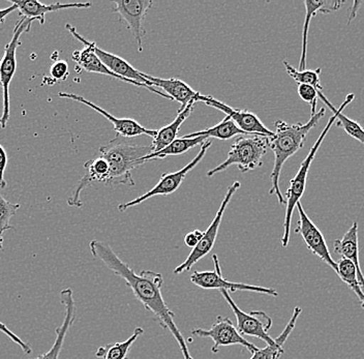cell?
I'll list each match as a JSON object with an SVG mask.
<instances>
[{"mask_svg":"<svg viewBox=\"0 0 364 359\" xmlns=\"http://www.w3.org/2000/svg\"><path fill=\"white\" fill-rule=\"evenodd\" d=\"M90 249L93 258L102 262L113 272L114 276L124 279L125 285L132 290L136 301L141 302L154 315L165 331H169L174 336L183 358L193 359L188 351L186 338L175 323V314L170 310L161 295L163 276L154 270H142L136 274L133 268L115 253L110 245L101 240H91Z\"/></svg>","mask_w":364,"mask_h":359,"instance_id":"1","label":"cell"},{"mask_svg":"<svg viewBox=\"0 0 364 359\" xmlns=\"http://www.w3.org/2000/svg\"><path fill=\"white\" fill-rule=\"evenodd\" d=\"M325 113H326V109H321L315 115H311L306 124H292L284 120H277L274 122V136L269 138V149L274 154V163L270 174L272 188H270L269 194L274 195L279 200V204L284 205L287 203L279 188V177H281L284 163L304 147V141L309 132L317 126Z\"/></svg>","mask_w":364,"mask_h":359,"instance_id":"2","label":"cell"},{"mask_svg":"<svg viewBox=\"0 0 364 359\" xmlns=\"http://www.w3.org/2000/svg\"><path fill=\"white\" fill-rule=\"evenodd\" d=\"M152 152L151 144L139 145L129 142L127 138L116 136L108 144L97 151L110 166V181L108 186H135L132 171L142 166V160Z\"/></svg>","mask_w":364,"mask_h":359,"instance_id":"3","label":"cell"},{"mask_svg":"<svg viewBox=\"0 0 364 359\" xmlns=\"http://www.w3.org/2000/svg\"><path fill=\"white\" fill-rule=\"evenodd\" d=\"M318 97L321 101L323 102L327 107L332 111L333 115L329 118L328 122L323 129L322 133L320 134L315 144L311 147L306 158L304 159V162L300 165L299 170L295 176L291 179L290 186H289L288 190L286 193V213H284V233L282 235V245L284 247H288L289 242H290V228L291 222H292L293 213L294 209L297 206L298 202H300L302 196H304V191H306L307 175H309V168H311V163H313L314 159H315L316 154L320 149L321 144L328 134L329 129L331 127L336 124V119H338V113L336 110L338 108L333 106L326 97H325L323 92H318Z\"/></svg>","mask_w":364,"mask_h":359,"instance_id":"4","label":"cell"},{"mask_svg":"<svg viewBox=\"0 0 364 359\" xmlns=\"http://www.w3.org/2000/svg\"><path fill=\"white\" fill-rule=\"evenodd\" d=\"M269 138L260 135L240 136L232 144L226 160L213 169L209 170L207 176H215L231 166H237L242 173L261 167L263 165L264 156L269 149Z\"/></svg>","mask_w":364,"mask_h":359,"instance_id":"5","label":"cell"},{"mask_svg":"<svg viewBox=\"0 0 364 359\" xmlns=\"http://www.w3.org/2000/svg\"><path fill=\"white\" fill-rule=\"evenodd\" d=\"M33 20L21 17L15 25L13 36L4 48V54L0 59V87L2 88V116L0 118V127L6 128L10 119V85L17 70V49L21 45V36L28 33L31 28Z\"/></svg>","mask_w":364,"mask_h":359,"instance_id":"6","label":"cell"},{"mask_svg":"<svg viewBox=\"0 0 364 359\" xmlns=\"http://www.w3.org/2000/svg\"><path fill=\"white\" fill-rule=\"evenodd\" d=\"M241 183L239 181H235L233 185L228 188L226 195H225L224 199H223L222 203H220V208H218V213H216L215 219H213L211 224L209 225L208 228L204 232L203 236H202L200 242L198 245L192 250L188 256L186 257V260L178 265L174 269V274H183L184 272H190L192 269L193 265L197 264L201 259L208 255L210 253L211 250L215 247L216 238H218V230H220V224H222L223 217H224L225 210L229 205L230 201H231L232 197L235 194L236 192L240 188Z\"/></svg>","mask_w":364,"mask_h":359,"instance_id":"7","label":"cell"},{"mask_svg":"<svg viewBox=\"0 0 364 359\" xmlns=\"http://www.w3.org/2000/svg\"><path fill=\"white\" fill-rule=\"evenodd\" d=\"M213 262L215 270H206V272H193L191 276V282L197 287L204 290L227 291L229 293L245 291V292L258 293V294L268 295V296L277 297L279 293L273 288L261 287V286L249 285L245 283H234L228 281L223 277L222 268L218 255L213 256Z\"/></svg>","mask_w":364,"mask_h":359,"instance_id":"8","label":"cell"},{"mask_svg":"<svg viewBox=\"0 0 364 359\" xmlns=\"http://www.w3.org/2000/svg\"><path fill=\"white\" fill-rule=\"evenodd\" d=\"M65 28L72 33V36H74L75 38H77V40L80 41V42L84 45L83 49L77 50V51H75L74 53L72 54V59L76 63L77 67H80L82 70H86V72L88 73L105 75V76H109L111 77V78L127 82V83L138 86V87L146 88V90L156 93V95H161V97H165V99L171 100L169 95L159 92L158 90L151 87V86H148L146 84L138 83V82L135 81L127 80V79L124 78V77L117 76V75L114 74V73L111 72V70L102 63L101 59L97 58V54H95V48L97 46L95 43L90 42V41L86 40V38L80 35L77 29L70 24L65 25Z\"/></svg>","mask_w":364,"mask_h":359,"instance_id":"9","label":"cell"},{"mask_svg":"<svg viewBox=\"0 0 364 359\" xmlns=\"http://www.w3.org/2000/svg\"><path fill=\"white\" fill-rule=\"evenodd\" d=\"M192 336L200 338H211L213 346L211 348L213 353H218L222 347L234 346L238 345L245 348L250 353L254 354L259 348L239 333L237 327L234 325L231 319L223 316H218L215 323L209 329L195 328L191 331Z\"/></svg>","mask_w":364,"mask_h":359,"instance_id":"10","label":"cell"},{"mask_svg":"<svg viewBox=\"0 0 364 359\" xmlns=\"http://www.w3.org/2000/svg\"><path fill=\"white\" fill-rule=\"evenodd\" d=\"M210 146V141L207 140L206 142L202 145L199 154H198L197 156H196V158L193 159V161H191L188 165L184 166V167L182 168L181 170H179V171L173 172V173L164 174L163 176L161 177V179H159V183H156L151 190L148 191V192L145 193L142 196L132 200V201L127 202V203L124 204H120V205L118 206V210L124 213L127 209L135 208V206L143 203V202L146 201V200L150 199V198L156 196H168V195H171L173 194V193L176 192V191L178 190L179 186H181V183H183V181L186 179V175H188V172L192 171L193 168L203 160L205 154H206L207 151H208L209 147Z\"/></svg>","mask_w":364,"mask_h":359,"instance_id":"11","label":"cell"},{"mask_svg":"<svg viewBox=\"0 0 364 359\" xmlns=\"http://www.w3.org/2000/svg\"><path fill=\"white\" fill-rule=\"evenodd\" d=\"M223 297L228 306L233 311L237 321V329L242 336H252L264 341L267 345H274L275 338L269 336L268 331L272 327V319L263 311H252L250 313L243 312L234 302L227 291H222Z\"/></svg>","mask_w":364,"mask_h":359,"instance_id":"12","label":"cell"},{"mask_svg":"<svg viewBox=\"0 0 364 359\" xmlns=\"http://www.w3.org/2000/svg\"><path fill=\"white\" fill-rule=\"evenodd\" d=\"M298 220L297 227L295 228V233L299 234L304 240V244L306 245L307 249L311 252L313 255L318 257V259L326 263L329 267L336 272L338 274V262L332 259L330 254L328 245L326 244L324 235L322 231L316 226L315 223L309 219L306 215L301 202H298Z\"/></svg>","mask_w":364,"mask_h":359,"instance_id":"13","label":"cell"},{"mask_svg":"<svg viewBox=\"0 0 364 359\" xmlns=\"http://www.w3.org/2000/svg\"><path fill=\"white\" fill-rule=\"evenodd\" d=\"M112 4V12L117 14L119 22L127 25L138 43L139 52H142L143 38L146 33L143 21L154 2L151 0H114Z\"/></svg>","mask_w":364,"mask_h":359,"instance_id":"14","label":"cell"},{"mask_svg":"<svg viewBox=\"0 0 364 359\" xmlns=\"http://www.w3.org/2000/svg\"><path fill=\"white\" fill-rule=\"evenodd\" d=\"M199 102H203L207 106L213 107L222 111L227 117L233 120L234 124L238 127L241 131L245 132L247 135H260L265 137H273L274 133L266 128L265 124L259 119L258 116L247 110H236L232 107L218 101L210 95H203L200 93Z\"/></svg>","mask_w":364,"mask_h":359,"instance_id":"15","label":"cell"},{"mask_svg":"<svg viewBox=\"0 0 364 359\" xmlns=\"http://www.w3.org/2000/svg\"><path fill=\"white\" fill-rule=\"evenodd\" d=\"M58 97L79 102V103L90 107L92 110L97 111V113L104 116L105 118H107L113 124L116 134H117V136H120V137L135 138L138 137V136L146 135L154 138L156 136V133H158L156 129L144 128L139 122H136V120L131 119V118H116L115 116L107 112L101 107L97 106V105L88 101V100L81 97V95H74V93L60 92L58 93Z\"/></svg>","mask_w":364,"mask_h":359,"instance_id":"16","label":"cell"},{"mask_svg":"<svg viewBox=\"0 0 364 359\" xmlns=\"http://www.w3.org/2000/svg\"><path fill=\"white\" fill-rule=\"evenodd\" d=\"M60 302L65 306V319H63V324L56 328V338L53 346L49 351L42 354V355L28 359H59L65 336H67L68 331L76 320V301L74 299V292L70 288L61 291Z\"/></svg>","mask_w":364,"mask_h":359,"instance_id":"17","label":"cell"},{"mask_svg":"<svg viewBox=\"0 0 364 359\" xmlns=\"http://www.w3.org/2000/svg\"><path fill=\"white\" fill-rule=\"evenodd\" d=\"M143 76L151 83L152 87L156 86V87L161 88L173 101H176L177 103L181 104V109H179L178 112L184 110L188 105L199 102L200 92L193 90L188 83L181 80V79L156 78V77L150 76V75L144 74V73H143Z\"/></svg>","mask_w":364,"mask_h":359,"instance_id":"18","label":"cell"},{"mask_svg":"<svg viewBox=\"0 0 364 359\" xmlns=\"http://www.w3.org/2000/svg\"><path fill=\"white\" fill-rule=\"evenodd\" d=\"M11 4H16L19 10L21 17L27 19L36 20L41 25H44L45 15L48 13L56 12V11L68 10V9H88L92 4L90 2H75V4H41L38 0H20V1H13Z\"/></svg>","mask_w":364,"mask_h":359,"instance_id":"19","label":"cell"},{"mask_svg":"<svg viewBox=\"0 0 364 359\" xmlns=\"http://www.w3.org/2000/svg\"><path fill=\"white\" fill-rule=\"evenodd\" d=\"M333 251L341 258L351 261L356 267L359 284L364 292V274L359 261L358 223H353L351 228L343 234L341 240H334Z\"/></svg>","mask_w":364,"mask_h":359,"instance_id":"20","label":"cell"},{"mask_svg":"<svg viewBox=\"0 0 364 359\" xmlns=\"http://www.w3.org/2000/svg\"><path fill=\"white\" fill-rule=\"evenodd\" d=\"M345 4V1H311L306 0V19H304V29H302V47L301 56H300L299 67L298 70H306V52H307V36H309V26L314 16L318 13L328 14L333 11L338 10Z\"/></svg>","mask_w":364,"mask_h":359,"instance_id":"21","label":"cell"},{"mask_svg":"<svg viewBox=\"0 0 364 359\" xmlns=\"http://www.w3.org/2000/svg\"><path fill=\"white\" fill-rule=\"evenodd\" d=\"M95 52L97 58L101 59L102 63L114 74L117 75V76L124 77L127 80L135 81L138 82V83L151 86V83L143 76V73L139 72L133 65H129L127 60H124V58L115 55V54L109 53V52L105 51V50L97 46H95Z\"/></svg>","mask_w":364,"mask_h":359,"instance_id":"22","label":"cell"},{"mask_svg":"<svg viewBox=\"0 0 364 359\" xmlns=\"http://www.w3.org/2000/svg\"><path fill=\"white\" fill-rule=\"evenodd\" d=\"M195 104L196 103H192L188 105L184 110L178 112L176 118H175L170 124L159 129L156 137L154 138V141H152L151 143V154H156V152L163 151V149H166L168 145H170L173 141L177 139V135H178L181 124L192 114Z\"/></svg>","mask_w":364,"mask_h":359,"instance_id":"23","label":"cell"},{"mask_svg":"<svg viewBox=\"0 0 364 359\" xmlns=\"http://www.w3.org/2000/svg\"><path fill=\"white\" fill-rule=\"evenodd\" d=\"M301 313L302 309L300 306H295L292 316H291L290 320H289L284 331H282L281 335L275 338V344L267 345V347L263 348V349L257 350L254 354H252V358L250 359H279L284 352V343L287 342L289 336L294 331L298 318L301 315Z\"/></svg>","mask_w":364,"mask_h":359,"instance_id":"24","label":"cell"},{"mask_svg":"<svg viewBox=\"0 0 364 359\" xmlns=\"http://www.w3.org/2000/svg\"><path fill=\"white\" fill-rule=\"evenodd\" d=\"M144 333L142 327H136L133 335L129 336L124 342L112 343L106 346L100 347L95 351V356L102 359H129V354L131 352L134 343Z\"/></svg>","mask_w":364,"mask_h":359,"instance_id":"25","label":"cell"},{"mask_svg":"<svg viewBox=\"0 0 364 359\" xmlns=\"http://www.w3.org/2000/svg\"><path fill=\"white\" fill-rule=\"evenodd\" d=\"M208 138L203 137H196V138H177L176 140L173 141L170 145H168L166 149L163 151L156 152V154H150L149 156H145L142 160L143 165L145 163L149 162V161L156 160V159H164L167 156H181V154H186L193 147L197 145H203Z\"/></svg>","mask_w":364,"mask_h":359,"instance_id":"26","label":"cell"},{"mask_svg":"<svg viewBox=\"0 0 364 359\" xmlns=\"http://www.w3.org/2000/svg\"><path fill=\"white\" fill-rule=\"evenodd\" d=\"M247 135L245 132L241 131L240 129L234 124L233 120L230 119L229 117H225L220 124L209 128L204 129L201 132H196V133L188 134V135L183 136L184 138H196V137H203L206 138H216L220 140H230L232 138L236 137V136Z\"/></svg>","mask_w":364,"mask_h":359,"instance_id":"27","label":"cell"},{"mask_svg":"<svg viewBox=\"0 0 364 359\" xmlns=\"http://www.w3.org/2000/svg\"><path fill=\"white\" fill-rule=\"evenodd\" d=\"M338 276L346 285L351 288L358 301H360L361 308L364 309V292L359 284L356 267H354L351 261L343 258L338 261Z\"/></svg>","mask_w":364,"mask_h":359,"instance_id":"28","label":"cell"},{"mask_svg":"<svg viewBox=\"0 0 364 359\" xmlns=\"http://www.w3.org/2000/svg\"><path fill=\"white\" fill-rule=\"evenodd\" d=\"M354 93H349V95L346 97L343 103L341 104L340 108L336 110L338 119H336V126L338 127V128L343 129L348 135L351 136L352 138L360 142L361 144H364V129L361 128L358 122L343 114V109H345L348 105L351 104L352 102L354 101Z\"/></svg>","mask_w":364,"mask_h":359,"instance_id":"29","label":"cell"},{"mask_svg":"<svg viewBox=\"0 0 364 359\" xmlns=\"http://www.w3.org/2000/svg\"><path fill=\"white\" fill-rule=\"evenodd\" d=\"M284 69L287 70V74L291 77L298 84H306V85L313 86L318 92H323L322 85H321L320 75L321 69L318 68L316 70H298L294 67L283 61Z\"/></svg>","mask_w":364,"mask_h":359,"instance_id":"30","label":"cell"},{"mask_svg":"<svg viewBox=\"0 0 364 359\" xmlns=\"http://www.w3.org/2000/svg\"><path fill=\"white\" fill-rule=\"evenodd\" d=\"M19 208L20 204L11 203L0 194V231L6 233V231L13 229L10 224L11 219Z\"/></svg>","mask_w":364,"mask_h":359,"instance_id":"31","label":"cell"},{"mask_svg":"<svg viewBox=\"0 0 364 359\" xmlns=\"http://www.w3.org/2000/svg\"><path fill=\"white\" fill-rule=\"evenodd\" d=\"M297 92L302 101L311 105V115H315L317 113L316 112V108H317L318 99V90L313 87V86L300 84V85H298Z\"/></svg>","mask_w":364,"mask_h":359,"instance_id":"32","label":"cell"},{"mask_svg":"<svg viewBox=\"0 0 364 359\" xmlns=\"http://www.w3.org/2000/svg\"><path fill=\"white\" fill-rule=\"evenodd\" d=\"M50 75L55 81H65L70 75L67 61L57 60L51 65Z\"/></svg>","mask_w":364,"mask_h":359,"instance_id":"33","label":"cell"},{"mask_svg":"<svg viewBox=\"0 0 364 359\" xmlns=\"http://www.w3.org/2000/svg\"><path fill=\"white\" fill-rule=\"evenodd\" d=\"M0 331L4 333V335L8 336L15 344L21 348L25 354H31V352H33L31 347L27 343H25L24 341H22L19 336L15 335L13 331H11L1 321H0Z\"/></svg>","mask_w":364,"mask_h":359,"instance_id":"34","label":"cell"},{"mask_svg":"<svg viewBox=\"0 0 364 359\" xmlns=\"http://www.w3.org/2000/svg\"><path fill=\"white\" fill-rule=\"evenodd\" d=\"M6 166H8V156L4 151V147L0 145V190L6 186V181L4 179V172H6Z\"/></svg>","mask_w":364,"mask_h":359,"instance_id":"35","label":"cell"},{"mask_svg":"<svg viewBox=\"0 0 364 359\" xmlns=\"http://www.w3.org/2000/svg\"><path fill=\"white\" fill-rule=\"evenodd\" d=\"M203 233L204 232L200 230L190 232V233L184 236V244H186V247L193 249L198 245V242H200V240H201Z\"/></svg>","mask_w":364,"mask_h":359,"instance_id":"36","label":"cell"},{"mask_svg":"<svg viewBox=\"0 0 364 359\" xmlns=\"http://www.w3.org/2000/svg\"><path fill=\"white\" fill-rule=\"evenodd\" d=\"M16 10H18V6L14 4H11V6H9V8L2 9V10H0V24L4 23L6 17H8L11 13H13L14 11Z\"/></svg>","mask_w":364,"mask_h":359,"instance_id":"37","label":"cell"},{"mask_svg":"<svg viewBox=\"0 0 364 359\" xmlns=\"http://www.w3.org/2000/svg\"><path fill=\"white\" fill-rule=\"evenodd\" d=\"M361 2L355 1L353 2V6L351 10V14L349 15V20H348V24L351 23L353 19H355L356 17L357 11H358V6H360Z\"/></svg>","mask_w":364,"mask_h":359,"instance_id":"38","label":"cell"},{"mask_svg":"<svg viewBox=\"0 0 364 359\" xmlns=\"http://www.w3.org/2000/svg\"><path fill=\"white\" fill-rule=\"evenodd\" d=\"M4 232L0 231V251L2 250V247H4Z\"/></svg>","mask_w":364,"mask_h":359,"instance_id":"39","label":"cell"}]
</instances>
